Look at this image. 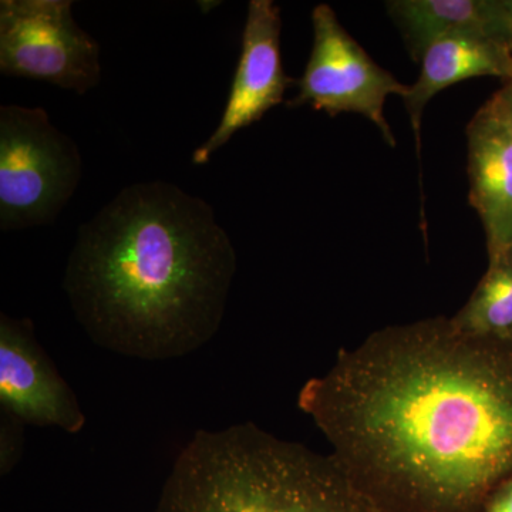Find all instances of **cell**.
<instances>
[{"mask_svg": "<svg viewBox=\"0 0 512 512\" xmlns=\"http://www.w3.org/2000/svg\"><path fill=\"white\" fill-rule=\"evenodd\" d=\"M483 512H512V476L494 491Z\"/></svg>", "mask_w": 512, "mask_h": 512, "instance_id": "9a60e30c", "label": "cell"}, {"mask_svg": "<svg viewBox=\"0 0 512 512\" xmlns=\"http://www.w3.org/2000/svg\"><path fill=\"white\" fill-rule=\"evenodd\" d=\"M72 6V0H2L0 73L79 96L99 86V43L77 25Z\"/></svg>", "mask_w": 512, "mask_h": 512, "instance_id": "5b68a950", "label": "cell"}, {"mask_svg": "<svg viewBox=\"0 0 512 512\" xmlns=\"http://www.w3.org/2000/svg\"><path fill=\"white\" fill-rule=\"evenodd\" d=\"M470 204L485 232L487 254L512 245V136L487 107L468 123Z\"/></svg>", "mask_w": 512, "mask_h": 512, "instance_id": "9c48e42d", "label": "cell"}, {"mask_svg": "<svg viewBox=\"0 0 512 512\" xmlns=\"http://www.w3.org/2000/svg\"><path fill=\"white\" fill-rule=\"evenodd\" d=\"M501 2H503L505 18H507L508 23V30H510V43L512 49V0H501Z\"/></svg>", "mask_w": 512, "mask_h": 512, "instance_id": "2e32d148", "label": "cell"}, {"mask_svg": "<svg viewBox=\"0 0 512 512\" xmlns=\"http://www.w3.org/2000/svg\"><path fill=\"white\" fill-rule=\"evenodd\" d=\"M23 426L25 423L2 412V429H0V471L8 474L19 463L23 447Z\"/></svg>", "mask_w": 512, "mask_h": 512, "instance_id": "4fadbf2b", "label": "cell"}, {"mask_svg": "<svg viewBox=\"0 0 512 512\" xmlns=\"http://www.w3.org/2000/svg\"><path fill=\"white\" fill-rule=\"evenodd\" d=\"M281 8L272 0H251L242 32L241 56L224 113L211 137L192 153L204 165L242 128L258 123L281 104L296 83L286 74L281 52Z\"/></svg>", "mask_w": 512, "mask_h": 512, "instance_id": "52a82bcc", "label": "cell"}, {"mask_svg": "<svg viewBox=\"0 0 512 512\" xmlns=\"http://www.w3.org/2000/svg\"><path fill=\"white\" fill-rule=\"evenodd\" d=\"M346 476L392 512H483L512 476V340L450 318L377 330L302 387Z\"/></svg>", "mask_w": 512, "mask_h": 512, "instance_id": "6da1fadb", "label": "cell"}, {"mask_svg": "<svg viewBox=\"0 0 512 512\" xmlns=\"http://www.w3.org/2000/svg\"><path fill=\"white\" fill-rule=\"evenodd\" d=\"M419 79L403 97L416 134L420 157L421 119L436 94L454 84L476 77L512 79V50L504 43L480 33L463 32L443 37L426 50L420 60Z\"/></svg>", "mask_w": 512, "mask_h": 512, "instance_id": "30bf717a", "label": "cell"}, {"mask_svg": "<svg viewBox=\"0 0 512 512\" xmlns=\"http://www.w3.org/2000/svg\"><path fill=\"white\" fill-rule=\"evenodd\" d=\"M82 156L42 107H0V228L53 224L82 180Z\"/></svg>", "mask_w": 512, "mask_h": 512, "instance_id": "277c9868", "label": "cell"}, {"mask_svg": "<svg viewBox=\"0 0 512 512\" xmlns=\"http://www.w3.org/2000/svg\"><path fill=\"white\" fill-rule=\"evenodd\" d=\"M451 319L466 335L512 340V245L488 255V268L466 305Z\"/></svg>", "mask_w": 512, "mask_h": 512, "instance_id": "7c38bea8", "label": "cell"}, {"mask_svg": "<svg viewBox=\"0 0 512 512\" xmlns=\"http://www.w3.org/2000/svg\"><path fill=\"white\" fill-rule=\"evenodd\" d=\"M0 406L25 424L77 434L82 407L36 340L32 320L0 316Z\"/></svg>", "mask_w": 512, "mask_h": 512, "instance_id": "ba28073f", "label": "cell"}, {"mask_svg": "<svg viewBox=\"0 0 512 512\" xmlns=\"http://www.w3.org/2000/svg\"><path fill=\"white\" fill-rule=\"evenodd\" d=\"M384 6L413 62L420 63L434 42L454 33H480L511 49L501 0H390Z\"/></svg>", "mask_w": 512, "mask_h": 512, "instance_id": "8fae6325", "label": "cell"}, {"mask_svg": "<svg viewBox=\"0 0 512 512\" xmlns=\"http://www.w3.org/2000/svg\"><path fill=\"white\" fill-rule=\"evenodd\" d=\"M313 45L298 93L289 109L311 106L330 117L355 113L372 121L390 147L396 137L384 116L389 96H406L409 86L380 67L349 35L329 5L312 10Z\"/></svg>", "mask_w": 512, "mask_h": 512, "instance_id": "8992f818", "label": "cell"}, {"mask_svg": "<svg viewBox=\"0 0 512 512\" xmlns=\"http://www.w3.org/2000/svg\"><path fill=\"white\" fill-rule=\"evenodd\" d=\"M156 512H392L330 456L252 423L198 430L175 458Z\"/></svg>", "mask_w": 512, "mask_h": 512, "instance_id": "3957f363", "label": "cell"}, {"mask_svg": "<svg viewBox=\"0 0 512 512\" xmlns=\"http://www.w3.org/2000/svg\"><path fill=\"white\" fill-rule=\"evenodd\" d=\"M237 252L207 201L165 181L123 188L77 229L63 289L94 345L163 362L224 320Z\"/></svg>", "mask_w": 512, "mask_h": 512, "instance_id": "7a4b0ae2", "label": "cell"}, {"mask_svg": "<svg viewBox=\"0 0 512 512\" xmlns=\"http://www.w3.org/2000/svg\"><path fill=\"white\" fill-rule=\"evenodd\" d=\"M512 136V79L505 80L503 87L484 104Z\"/></svg>", "mask_w": 512, "mask_h": 512, "instance_id": "5bb4252c", "label": "cell"}]
</instances>
